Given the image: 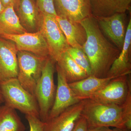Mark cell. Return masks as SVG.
<instances>
[{
    "instance_id": "cell-1",
    "label": "cell",
    "mask_w": 131,
    "mask_h": 131,
    "mask_svg": "<svg viewBox=\"0 0 131 131\" xmlns=\"http://www.w3.org/2000/svg\"><path fill=\"white\" fill-rule=\"evenodd\" d=\"M87 34V39L82 49L90 63L91 75L100 78L107 75L121 51L104 36L93 16L81 21Z\"/></svg>"
},
{
    "instance_id": "cell-2",
    "label": "cell",
    "mask_w": 131,
    "mask_h": 131,
    "mask_svg": "<svg viewBox=\"0 0 131 131\" xmlns=\"http://www.w3.org/2000/svg\"><path fill=\"white\" fill-rule=\"evenodd\" d=\"M81 115L86 121L88 128L105 127L125 129L123 105L105 104L86 99L83 100Z\"/></svg>"
},
{
    "instance_id": "cell-3",
    "label": "cell",
    "mask_w": 131,
    "mask_h": 131,
    "mask_svg": "<svg viewBox=\"0 0 131 131\" xmlns=\"http://www.w3.org/2000/svg\"><path fill=\"white\" fill-rule=\"evenodd\" d=\"M0 90L5 105L26 115L40 118L39 107L35 96L26 90L17 78L1 82Z\"/></svg>"
},
{
    "instance_id": "cell-4",
    "label": "cell",
    "mask_w": 131,
    "mask_h": 131,
    "mask_svg": "<svg viewBox=\"0 0 131 131\" xmlns=\"http://www.w3.org/2000/svg\"><path fill=\"white\" fill-rule=\"evenodd\" d=\"M56 64L50 57L47 58L35 89V96L39 107L40 119L44 122L48 120L56 96L57 88L54 78Z\"/></svg>"
},
{
    "instance_id": "cell-5",
    "label": "cell",
    "mask_w": 131,
    "mask_h": 131,
    "mask_svg": "<svg viewBox=\"0 0 131 131\" xmlns=\"http://www.w3.org/2000/svg\"><path fill=\"white\" fill-rule=\"evenodd\" d=\"M17 58L18 70L16 78L26 90L35 96L36 86L41 77L47 58L39 56L27 51H19Z\"/></svg>"
},
{
    "instance_id": "cell-6",
    "label": "cell",
    "mask_w": 131,
    "mask_h": 131,
    "mask_svg": "<svg viewBox=\"0 0 131 131\" xmlns=\"http://www.w3.org/2000/svg\"><path fill=\"white\" fill-rule=\"evenodd\" d=\"M131 95L130 74L113 78L90 99L100 103L122 105Z\"/></svg>"
},
{
    "instance_id": "cell-7",
    "label": "cell",
    "mask_w": 131,
    "mask_h": 131,
    "mask_svg": "<svg viewBox=\"0 0 131 131\" xmlns=\"http://www.w3.org/2000/svg\"><path fill=\"white\" fill-rule=\"evenodd\" d=\"M56 17L43 15L40 30L47 42L49 57L56 62L62 53L70 47L68 43Z\"/></svg>"
},
{
    "instance_id": "cell-8",
    "label": "cell",
    "mask_w": 131,
    "mask_h": 131,
    "mask_svg": "<svg viewBox=\"0 0 131 131\" xmlns=\"http://www.w3.org/2000/svg\"><path fill=\"white\" fill-rule=\"evenodd\" d=\"M126 13H122L95 18L104 36L120 51L124 46L126 34Z\"/></svg>"
},
{
    "instance_id": "cell-9",
    "label": "cell",
    "mask_w": 131,
    "mask_h": 131,
    "mask_svg": "<svg viewBox=\"0 0 131 131\" xmlns=\"http://www.w3.org/2000/svg\"><path fill=\"white\" fill-rule=\"evenodd\" d=\"M56 67L57 74V86L54 104L47 121L57 117L68 108L81 101L73 93L63 72L56 63Z\"/></svg>"
},
{
    "instance_id": "cell-10",
    "label": "cell",
    "mask_w": 131,
    "mask_h": 131,
    "mask_svg": "<svg viewBox=\"0 0 131 131\" xmlns=\"http://www.w3.org/2000/svg\"><path fill=\"white\" fill-rule=\"evenodd\" d=\"M1 37L13 41L18 51L28 52L46 58L49 56L47 42L40 30L19 35H5Z\"/></svg>"
},
{
    "instance_id": "cell-11",
    "label": "cell",
    "mask_w": 131,
    "mask_h": 131,
    "mask_svg": "<svg viewBox=\"0 0 131 131\" xmlns=\"http://www.w3.org/2000/svg\"><path fill=\"white\" fill-rule=\"evenodd\" d=\"M18 51L14 42L0 37V82L17 78Z\"/></svg>"
},
{
    "instance_id": "cell-12",
    "label": "cell",
    "mask_w": 131,
    "mask_h": 131,
    "mask_svg": "<svg viewBox=\"0 0 131 131\" xmlns=\"http://www.w3.org/2000/svg\"><path fill=\"white\" fill-rule=\"evenodd\" d=\"M91 0H53L57 15L70 21L81 22L92 16Z\"/></svg>"
},
{
    "instance_id": "cell-13",
    "label": "cell",
    "mask_w": 131,
    "mask_h": 131,
    "mask_svg": "<svg viewBox=\"0 0 131 131\" xmlns=\"http://www.w3.org/2000/svg\"><path fill=\"white\" fill-rule=\"evenodd\" d=\"M83 105V100L81 101L44 122L43 131H72L81 117Z\"/></svg>"
},
{
    "instance_id": "cell-14",
    "label": "cell",
    "mask_w": 131,
    "mask_h": 131,
    "mask_svg": "<svg viewBox=\"0 0 131 131\" xmlns=\"http://www.w3.org/2000/svg\"><path fill=\"white\" fill-rule=\"evenodd\" d=\"M15 12L21 26L27 32H35L40 30L43 15L35 1L20 0Z\"/></svg>"
},
{
    "instance_id": "cell-15",
    "label": "cell",
    "mask_w": 131,
    "mask_h": 131,
    "mask_svg": "<svg viewBox=\"0 0 131 131\" xmlns=\"http://www.w3.org/2000/svg\"><path fill=\"white\" fill-rule=\"evenodd\" d=\"M131 19L127 25L122 50L108 72L106 77L115 78L131 73Z\"/></svg>"
},
{
    "instance_id": "cell-16",
    "label": "cell",
    "mask_w": 131,
    "mask_h": 131,
    "mask_svg": "<svg viewBox=\"0 0 131 131\" xmlns=\"http://www.w3.org/2000/svg\"><path fill=\"white\" fill-rule=\"evenodd\" d=\"M131 3V0H91V14L97 18L126 13L130 9Z\"/></svg>"
},
{
    "instance_id": "cell-17",
    "label": "cell",
    "mask_w": 131,
    "mask_h": 131,
    "mask_svg": "<svg viewBox=\"0 0 131 131\" xmlns=\"http://www.w3.org/2000/svg\"><path fill=\"white\" fill-rule=\"evenodd\" d=\"M56 19L70 46L82 49L86 40L87 34L81 22L70 21L58 16Z\"/></svg>"
},
{
    "instance_id": "cell-18",
    "label": "cell",
    "mask_w": 131,
    "mask_h": 131,
    "mask_svg": "<svg viewBox=\"0 0 131 131\" xmlns=\"http://www.w3.org/2000/svg\"><path fill=\"white\" fill-rule=\"evenodd\" d=\"M112 79L108 77L100 78L91 75L83 80L69 84L77 97L82 101L89 99Z\"/></svg>"
},
{
    "instance_id": "cell-19",
    "label": "cell",
    "mask_w": 131,
    "mask_h": 131,
    "mask_svg": "<svg viewBox=\"0 0 131 131\" xmlns=\"http://www.w3.org/2000/svg\"><path fill=\"white\" fill-rule=\"evenodd\" d=\"M27 32L21 26L13 6L5 8L0 15V37Z\"/></svg>"
},
{
    "instance_id": "cell-20",
    "label": "cell",
    "mask_w": 131,
    "mask_h": 131,
    "mask_svg": "<svg viewBox=\"0 0 131 131\" xmlns=\"http://www.w3.org/2000/svg\"><path fill=\"white\" fill-rule=\"evenodd\" d=\"M56 63L62 71L69 83L78 81L89 76L86 71L76 63L67 51L60 55Z\"/></svg>"
},
{
    "instance_id": "cell-21",
    "label": "cell",
    "mask_w": 131,
    "mask_h": 131,
    "mask_svg": "<svg viewBox=\"0 0 131 131\" xmlns=\"http://www.w3.org/2000/svg\"><path fill=\"white\" fill-rule=\"evenodd\" d=\"M26 127L16 110L4 104L0 106V131H25Z\"/></svg>"
},
{
    "instance_id": "cell-22",
    "label": "cell",
    "mask_w": 131,
    "mask_h": 131,
    "mask_svg": "<svg viewBox=\"0 0 131 131\" xmlns=\"http://www.w3.org/2000/svg\"><path fill=\"white\" fill-rule=\"evenodd\" d=\"M67 51L76 63L84 70L89 76L91 75L90 63L82 49L70 47Z\"/></svg>"
},
{
    "instance_id": "cell-23",
    "label": "cell",
    "mask_w": 131,
    "mask_h": 131,
    "mask_svg": "<svg viewBox=\"0 0 131 131\" xmlns=\"http://www.w3.org/2000/svg\"><path fill=\"white\" fill-rule=\"evenodd\" d=\"M36 5L43 15L57 17L53 0H35Z\"/></svg>"
},
{
    "instance_id": "cell-24",
    "label": "cell",
    "mask_w": 131,
    "mask_h": 131,
    "mask_svg": "<svg viewBox=\"0 0 131 131\" xmlns=\"http://www.w3.org/2000/svg\"><path fill=\"white\" fill-rule=\"evenodd\" d=\"M125 129L131 130V95L123 104Z\"/></svg>"
},
{
    "instance_id": "cell-25",
    "label": "cell",
    "mask_w": 131,
    "mask_h": 131,
    "mask_svg": "<svg viewBox=\"0 0 131 131\" xmlns=\"http://www.w3.org/2000/svg\"><path fill=\"white\" fill-rule=\"evenodd\" d=\"M30 126V131H43L44 122L39 118L30 115H26Z\"/></svg>"
},
{
    "instance_id": "cell-26",
    "label": "cell",
    "mask_w": 131,
    "mask_h": 131,
    "mask_svg": "<svg viewBox=\"0 0 131 131\" xmlns=\"http://www.w3.org/2000/svg\"><path fill=\"white\" fill-rule=\"evenodd\" d=\"M88 128L86 121L84 117L81 116L72 131H87Z\"/></svg>"
},
{
    "instance_id": "cell-27",
    "label": "cell",
    "mask_w": 131,
    "mask_h": 131,
    "mask_svg": "<svg viewBox=\"0 0 131 131\" xmlns=\"http://www.w3.org/2000/svg\"><path fill=\"white\" fill-rule=\"evenodd\" d=\"M3 5L6 8L9 6H13L15 11L18 8L20 0H1Z\"/></svg>"
},
{
    "instance_id": "cell-28",
    "label": "cell",
    "mask_w": 131,
    "mask_h": 131,
    "mask_svg": "<svg viewBox=\"0 0 131 131\" xmlns=\"http://www.w3.org/2000/svg\"><path fill=\"white\" fill-rule=\"evenodd\" d=\"M87 131H114V130L113 129H110V127H101L88 128Z\"/></svg>"
},
{
    "instance_id": "cell-29",
    "label": "cell",
    "mask_w": 131,
    "mask_h": 131,
    "mask_svg": "<svg viewBox=\"0 0 131 131\" xmlns=\"http://www.w3.org/2000/svg\"><path fill=\"white\" fill-rule=\"evenodd\" d=\"M5 8L4 7V6L3 5L1 0H0V15L2 13V12H3Z\"/></svg>"
},
{
    "instance_id": "cell-30",
    "label": "cell",
    "mask_w": 131,
    "mask_h": 131,
    "mask_svg": "<svg viewBox=\"0 0 131 131\" xmlns=\"http://www.w3.org/2000/svg\"><path fill=\"white\" fill-rule=\"evenodd\" d=\"M114 131H131V130H127L125 129H120V128H114L113 129Z\"/></svg>"
},
{
    "instance_id": "cell-31",
    "label": "cell",
    "mask_w": 131,
    "mask_h": 131,
    "mask_svg": "<svg viewBox=\"0 0 131 131\" xmlns=\"http://www.w3.org/2000/svg\"><path fill=\"white\" fill-rule=\"evenodd\" d=\"M3 103H4V100L3 98L1 90H0V106L2 105Z\"/></svg>"
},
{
    "instance_id": "cell-32",
    "label": "cell",
    "mask_w": 131,
    "mask_h": 131,
    "mask_svg": "<svg viewBox=\"0 0 131 131\" xmlns=\"http://www.w3.org/2000/svg\"><path fill=\"white\" fill-rule=\"evenodd\" d=\"M34 1H35V0H34Z\"/></svg>"
}]
</instances>
